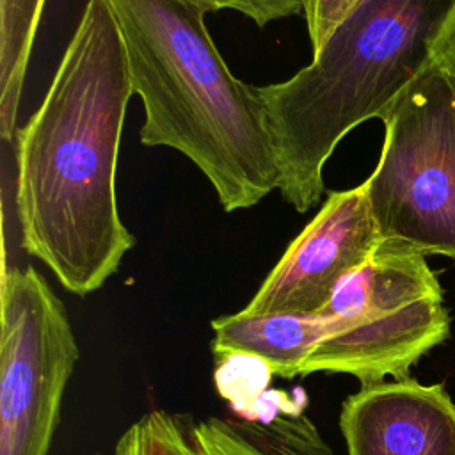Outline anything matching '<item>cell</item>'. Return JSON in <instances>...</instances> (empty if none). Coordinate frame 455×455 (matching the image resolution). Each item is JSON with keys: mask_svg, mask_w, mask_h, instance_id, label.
Masks as SVG:
<instances>
[{"mask_svg": "<svg viewBox=\"0 0 455 455\" xmlns=\"http://www.w3.org/2000/svg\"><path fill=\"white\" fill-rule=\"evenodd\" d=\"M114 455H334L302 409L268 418H196L153 409L117 439Z\"/></svg>", "mask_w": 455, "mask_h": 455, "instance_id": "cell-8", "label": "cell"}, {"mask_svg": "<svg viewBox=\"0 0 455 455\" xmlns=\"http://www.w3.org/2000/svg\"><path fill=\"white\" fill-rule=\"evenodd\" d=\"M132 94L116 18L107 0H87L43 101L14 140L21 247L80 297L101 288L135 245L116 194Z\"/></svg>", "mask_w": 455, "mask_h": 455, "instance_id": "cell-1", "label": "cell"}, {"mask_svg": "<svg viewBox=\"0 0 455 455\" xmlns=\"http://www.w3.org/2000/svg\"><path fill=\"white\" fill-rule=\"evenodd\" d=\"M210 11H236L251 18L258 27L302 14L300 0H203Z\"/></svg>", "mask_w": 455, "mask_h": 455, "instance_id": "cell-14", "label": "cell"}, {"mask_svg": "<svg viewBox=\"0 0 455 455\" xmlns=\"http://www.w3.org/2000/svg\"><path fill=\"white\" fill-rule=\"evenodd\" d=\"M270 379L272 373L265 363L249 355L222 357L219 359V368L215 371L220 395L242 412L251 407L254 398H263V391Z\"/></svg>", "mask_w": 455, "mask_h": 455, "instance_id": "cell-12", "label": "cell"}, {"mask_svg": "<svg viewBox=\"0 0 455 455\" xmlns=\"http://www.w3.org/2000/svg\"><path fill=\"white\" fill-rule=\"evenodd\" d=\"M455 0H366L291 78L258 85L281 169L279 192L299 213L318 204L323 165L361 123L380 119L430 66Z\"/></svg>", "mask_w": 455, "mask_h": 455, "instance_id": "cell-3", "label": "cell"}, {"mask_svg": "<svg viewBox=\"0 0 455 455\" xmlns=\"http://www.w3.org/2000/svg\"><path fill=\"white\" fill-rule=\"evenodd\" d=\"M46 0H0V135L16 140L25 75Z\"/></svg>", "mask_w": 455, "mask_h": 455, "instance_id": "cell-11", "label": "cell"}, {"mask_svg": "<svg viewBox=\"0 0 455 455\" xmlns=\"http://www.w3.org/2000/svg\"><path fill=\"white\" fill-rule=\"evenodd\" d=\"M121 32L133 94L144 107L140 142L185 155L224 212L279 190L281 169L256 87L219 53L203 0H107Z\"/></svg>", "mask_w": 455, "mask_h": 455, "instance_id": "cell-2", "label": "cell"}, {"mask_svg": "<svg viewBox=\"0 0 455 455\" xmlns=\"http://www.w3.org/2000/svg\"><path fill=\"white\" fill-rule=\"evenodd\" d=\"M325 329L323 315H254L242 309L212 322V352L217 359L249 355L265 363L272 375L293 379L302 373Z\"/></svg>", "mask_w": 455, "mask_h": 455, "instance_id": "cell-10", "label": "cell"}, {"mask_svg": "<svg viewBox=\"0 0 455 455\" xmlns=\"http://www.w3.org/2000/svg\"><path fill=\"white\" fill-rule=\"evenodd\" d=\"M316 315L327 316V329L300 375L345 373L361 386L407 377L450 336L443 290L427 256L387 238Z\"/></svg>", "mask_w": 455, "mask_h": 455, "instance_id": "cell-4", "label": "cell"}, {"mask_svg": "<svg viewBox=\"0 0 455 455\" xmlns=\"http://www.w3.org/2000/svg\"><path fill=\"white\" fill-rule=\"evenodd\" d=\"M430 64L455 85V2L432 43Z\"/></svg>", "mask_w": 455, "mask_h": 455, "instance_id": "cell-15", "label": "cell"}, {"mask_svg": "<svg viewBox=\"0 0 455 455\" xmlns=\"http://www.w3.org/2000/svg\"><path fill=\"white\" fill-rule=\"evenodd\" d=\"M364 2L366 0H300L311 52L316 53L334 34V30Z\"/></svg>", "mask_w": 455, "mask_h": 455, "instance_id": "cell-13", "label": "cell"}, {"mask_svg": "<svg viewBox=\"0 0 455 455\" xmlns=\"http://www.w3.org/2000/svg\"><path fill=\"white\" fill-rule=\"evenodd\" d=\"M380 121V156L363 183L382 238L455 259V85L430 64Z\"/></svg>", "mask_w": 455, "mask_h": 455, "instance_id": "cell-5", "label": "cell"}, {"mask_svg": "<svg viewBox=\"0 0 455 455\" xmlns=\"http://www.w3.org/2000/svg\"><path fill=\"white\" fill-rule=\"evenodd\" d=\"M347 455H455V402L412 377L364 384L339 411Z\"/></svg>", "mask_w": 455, "mask_h": 455, "instance_id": "cell-9", "label": "cell"}, {"mask_svg": "<svg viewBox=\"0 0 455 455\" xmlns=\"http://www.w3.org/2000/svg\"><path fill=\"white\" fill-rule=\"evenodd\" d=\"M380 240L364 183L329 192L323 206L288 245L243 311L320 313L338 284L371 256Z\"/></svg>", "mask_w": 455, "mask_h": 455, "instance_id": "cell-7", "label": "cell"}, {"mask_svg": "<svg viewBox=\"0 0 455 455\" xmlns=\"http://www.w3.org/2000/svg\"><path fill=\"white\" fill-rule=\"evenodd\" d=\"M64 304L34 267L4 265L0 455H48L78 361Z\"/></svg>", "mask_w": 455, "mask_h": 455, "instance_id": "cell-6", "label": "cell"}]
</instances>
